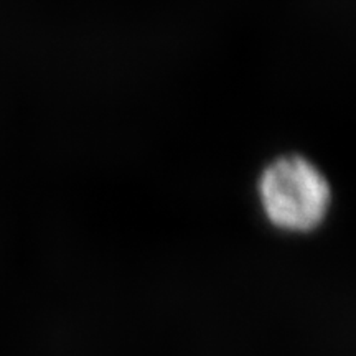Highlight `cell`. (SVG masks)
I'll list each match as a JSON object with an SVG mask.
<instances>
[{"instance_id": "cell-1", "label": "cell", "mask_w": 356, "mask_h": 356, "mask_svg": "<svg viewBox=\"0 0 356 356\" xmlns=\"http://www.w3.org/2000/svg\"><path fill=\"white\" fill-rule=\"evenodd\" d=\"M256 198L264 221L279 233L310 234L327 222L333 204L328 177L304 154L287 152L262 167Z\"/></svg>"}]
</instances>
